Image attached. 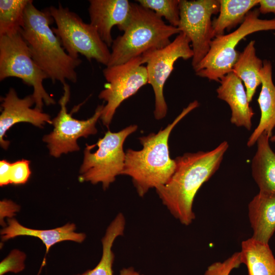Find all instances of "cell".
Wrapping results in <instances>:
<instances>
[{"instance_id": "6da1fadb", "label": "cell", "mask_w": 275, "mask_h": 275, "mask_svg": "<svg viewBox=\"0 0 275 275\" xmlns=\"http://www.w3.org/2000/svg\"><path fill=\"white\" fill-rule=\"evenodd\" d=\"M228 148V143L223 141L211 150L177 157L172 177L155 189L162 203L181 224L188 226L195 219L193 207L196 195L218 169Z\"/></svg>"}, {"instance_id": "7a4b0ae2", "label": "cell", "mask_w": 275, "mask_h": 275, "mask_svg": "<svg viewBox=\"0 0 275 275\" xmlns=\"http://www.w3.org/2000/svg\"><path fill=\"white\" fill-rule=\"evenodd\" d=\"M199 106L197 100L190 102L170 124L157 133L139 138L143 148L128 149L125 152L121 175L130 176L138 195L143 197L150 189L165 184L176 168L170 155L168 141L174 127L189 113Z\"/></svg>"}, {"instance_id": "3957f363", "label": "cell", "mask_w": 275, "mask_h": 275, "mask_svg": "<svg viewBox=\"0 0 275 275\" xmlns=\"http://www.w3.org/2000/svg\"><path fill=\"white\" fill-rule=\"evenodd\" d=\"M53 21L48 8L39 10L31 0L24 11L20 33L33 59L52 83L59 81L63 85L66 80L75 83L76 68L82 61L67 53L50 26Z\"/></svg>"}, {"instance_id": "277c9868", "label": "cell", "mask_w": 275, "mask_h": 275, "mask_svg": "<svg viewBox=\"0 0 275 275\" xmlns=\"http://www.w3.org/2000/svg\"><path fill=\"white\" fill-rule=\"evenodd\" d=\"M180 33L177 27L166 24L152 10L132 3L130 22L123 35L114 39L107 66L122 64L162 48L171 42V37Z\"/></svg>"}, {"instance_id": "5b68a950", "label": "cell", "mask_w": 275, "mask_h": 275, "mask_svg": "<svg viewBox=\"0 0 275 275\" xmlns=\"http://www.w3.org/2000/svg\"><path fill=\"white\" fill-rule=\"evenodd\" d=\"M260 14L258 8L251 10L236 30L215 37L208 53L194 69L196 74L219 82L222 77L232 72L240 53L236 48L242 39L255 32L275 30V18L262 19L259 18Z\"/></svg>"}, {"instance_id": "8992f818", "label": "cell", "mask_w": 275, "mask_h": 275, "mask_svg": "<svg viewBox=\"0 0 275 275\" xmlns=\"http://www.w3.org/2000/svg\"><path fill=\"white\" fill-rule=\"evenodd\" d=\"M48 8L57 26L52 28V30L70 56L77 59L80 54L89 61L95 60L107 66L111 51L93 25L85 22L60 3L57 7L51 6Z\"/></svg>"}, {"instance_id": "52a82bcc", "label": "cell", "mask_w": 275, "mask_h": 275, "mask_svg": "<svg viewBox=\"0 0 275 275\" xmlns=\"http://www.w3.org/2000/svg\"><path fill=\"white\" fill-rule=\"evenodd\" d=\"M137 128V125H131L116 132L108 130L96 144L87 145L79 170L80 181L100 182L104 189L108 188L121 175L125 158L123 144Z\"/></svg>"}, {"instance_id": "ba28073f", "label": "cell", "mask_w": 275, "mask_h": 275, "mask_svg": "<svg viewBox=\"0 0 275 275\" xmlns=\"http://www.w3.org/2000/svg\"><path fill=\"white\" fill-rule=\"evenodd\" d=\"M11 77L20 78L33 88L35 108L42 111L44 103L56 104L43 85L48 77L33 59L20 32L0 37V80Z\"/></svg>"}, {"instance_id": "9c48e42d", "label": "cell", "mask_w": 275, "mask_h": 275, "mask_svg": "<svg viewBox=\"0 0 275 275\" xmlns=\"http://www.w3.org/2000/svg\"><path fill=\"white\" fill-rule=\"evenodd\" d=\"M103 74L107 82L98 97L106 104L104 105L100 119L108 127L121 103L148 84V74L140 56L122 64L106 66L103 70Z\"/></svg>"}, {"instance_id": "30bf717a", "label": "cell", "mask_w": 275, "mask_h": 275, "mask_svg": "<svg viewBox=\"0 0 275 275\" xmlns=\"http://www.w3.org/2000/svg\"><path fill=\"white\" fill-rule=\"evenodd\" d=\"M190 41L180 33L167 46L152 50L141 56L142 62L146 63L148 84L151 85L155 95L154 115L157 120L166 117L168 106L163 96V87L171 74L175 62L180 58L184 60L193 58Z\"/></svg>"}, {"instance_id": "8fae6325", "label": "cell", "mask_w": 275, "mask_h": 275, "mask_svg": "<svg viewBox=\"0 0 275 275\" xmlns=\"http://www.w3.org/2000/svg\"><path fill=\"white\" fill-rule=\"evenodd\" d=\"M63 86V95L59 101L61 108L56 117L52 120L53 130L43 138V142L47 143L50 154L55 157L63 153L78 151L80 148L77 144L78 139L97 133L96 124L104 107L103 104L98 105L93 115L86 120L73 118L72 113H68L66 107L70 99V86L67 83Z\"/></svg>"}, {"instance_id": "7c38bea8", "label": "cell", "mask_w": 275, "mask_h": 275, "mask_svg": "<svg viewBox=\"0 0 275 275\" xmlns=\"http://www.w3.org/2000/svg\"><path fill=\"white\" fill-rule=\"evenodd\" d=\"M219 0H180V21L178 28L191 43L194 69L204 58L214 38L211 17L219 11Z\"/></svg>"}, {"instance_id": "4fadbf2b", "label": "cell", "mask_w": 275, "mask_h": 275, "mask_svg": "<svg viewBox=\"0 0 275 275\" xmlns=\"http://www.w3.org/2000/svg\"><path fill=\"white\" fill-rule=\"evenodd\" d=\"M1 100L0 144L4 149L6 150L10 144L9 141L4 139L6 133L15 124L27 122L41 128L46 123L52 124V120L48 114L38 108H31L35 104L33 94L20 98L15 89L10 88Z\"/></svg>"}, {"instance_id": "5bb4252c", "label": "cell", "mask_w": 275, "mask_h": 275, "mask_svg": "<svg viewBox=\"0 0 275 275\" xmlns=\"http://www.w3.org/2000/svg\"><path fill=\"white\" fill-rule=\"evenodd\" d=\"M88 12L90 23L97 30L101 39L111 47L114 39L111 31L117 25L124 32L132 15V3L128 0H90Z\"/></svg>"}, {"instance_id": "9a60e30c", "label": "cell", "mask_w": 275, "mask_h": 275, "mask_svg": "<svg viewBox=\"0 0 275 275\" xmlns=\"http://www.w3.org/2000/svg\"><path fill=\"white\" fill-rule=\"evenodd\" d=\"M219 82L220 85L216 90L217 97L229 105L231 111V123L250 130L254 112L250 106L242 80L231 72L222 77Z\"/></svg>"}, {"instance_id": "2e32d148", "label": "cell", "mask_w": 275, "mask_h": 275, "mask_svg": "<svg viewBox=\"0 0 275 275\" xmlns=\"http://www.w3.org/2000/svg\"><path fill=\"white\" fill-rule=\"evenodd\" d=\"M272 68L270 61H263V67L260 74L261 79V90L258 102L261 116L259 122L250 136L247 142L249 147L253 146L263 133L269 138L272 135L275 128V85L272 77Z\"/></svg>"}, {"instance_id": "e0dca14e", "label": "cell", "mask_w": 275, "mask_h": 275, "mask_svg": "<svg viewBox=\"0 0 275 275\" xmlns=\"http://www.w3.org/2000/svg\"><path fill=\"white\" fill-rule=\"evenodd\" d=\"M8 225L1 231L2 241H6L19 236H30L40 239L44 244L46 253L54 244L63 241H72L81 243L86 238L83 233L75 232L76 226L73 223L53 229L38 230L29 228L21 225L16 219H8Z\"/></svg>"}, {"instance_id": "ac0fdd59", "label": "cell", "mask_w": 275, "mask_h": 275, "mask_svg": "<svg viewBox=\"0 0 275 275\" xmlns=\"http://www.w3.org/2000/svg\"><path fill=\"white\" fill-rule=\"evenodd\" d=\"M252 238L268 244L275 232V195L259 192L248 205Z\"/></svg>"}, {"instance_id": "d6986e66", "label": "cell", "mask_w": 275, "mask_h": 275, "mask_svg": "<svg viewBox=\"0 0 275 275\" xmlns=\"http://www.w3.org/2000/svg\"><path fill=\"white\" fill-rule=\"evenodd\" d=\"M270 138L262 134L257 141V151L251 163L252 175L260 193L275 195V152Z\"/></svg>"}, {"instance_id": "ffe728a7", "label": "cell", "mask_w": 275, "mask_h": 275, "mask_svg": "<svg viewBox=\"0 0 275 275\" xmlns=\"http://www.w3.org/2000/svg\"><path fill=\"white\" fill-rule=\"evenodd\" d=\"M241 248L249 275H275V258L269 244L251 237L242 241Z\"/></svg>"}, {"instance_id": "44dd1931", "label": "cell", "mask_w": 275, "mask_h": 275, "mask_svg": "<svg viewBox=\"0 0 275 275\" xmlns=\"http://www.w3.org/2000/svg\"><path fill=\"white\" fill-rule=\"evenodd\" d=\"M254 40L251 41L234 64L233 72L243 82L248 101H252L257 88L261 85L260 71L263 61L256 55Z\"/></svg>"}, {"instance_id": "7402d4cb", "label": "cell", "mask_w": 275, "mask_h": 275, "mask_svg": "<svg viewBox=\"0 0 275 275\" xmlns=\"http://www.w3.org/2000/svg\"><path fill=\"white\" fill-rule=\"evenodd\" d=\"M260 0H219L218 16L212 21L214 37L224 34L225 31L240 25L247 14Z\"/></svg>"}, {"instance_id": "603a6c76", "label": "cell", "mask_w": 275, "mask_h": 275, "mask_svg": "<svg viewBox=\"0 0 275 275\" xmlns=\"http://www.w3.org/2000/svg\"><path fill=\"white\" fill-rule=\"evenodd\" d=\"M125 225L124 215L119 213L107 228L101 239L102 254L98 264L92 269L76 275H114L113 265L115 255L112 247L116 238L123 235Z\"/></svg>"}, {"instance_id": "cb8c5ba5", "label": "cell", "mask_w": 275, "mask_h": 275, "mask_svg": "<svg viewBox=\"0 0 275 275\" xmlns=\"http://www.w3.org/2000/svg\"><path fill=\"white\" fill-rule=\"evenodd\" d=\"M31 0L0 1V37L20 32L24 11Z\"/></svg>"}, {"instance_id": "d4e9b609", "label": "cell", "mask_w": 275, "mask_h": 275, "mask_svg": "<svg viewBox=\"0 0 275 275\" xmlns=\"http://www.w3.org/2000/svg\"><path fill=\"white\" fill-rule=\"evenodd\" d=\"M136 2L153 11L159 17H164L170 25L178 27L180 21V0H138Z\"/></svg>"}, {"instance_id": "484cf974", "label": "cell", "mask_w": 275, "mask_h": 275, "mask_svg": "<svg viewBox=\"0 0 275 275\" xmlns=\"http://www.w3.org/2000/svg\"><path fill=\"white\" fill-rule=\"evenodd\" d=\"M242 264L240 252H236L223 262L210 265L204 275H229L232 270Z\"/></svg>"}, {"instance_id": "4316f807", "label": "cell", "mask_w": 275, "mask_h": 275, "mask_svg": "<svg viewBox=\"0 0 275 275\" xmlns=\"http://www.w3.org/2000/svg\"><path fill=\"white\" fill-rule=\"evenodd\" d=\"M26 255L18 250L14 249L0 263V275L11 272L18 273L25 267Z\"/></svg>"}, {"instance_id": "83f0119b", "label": "cell", "mask_w": 275, "mask_h": 275, "mask_svg": "<svg viewBox=\"0 0 275 275\" xmlns=\"http://www.w3.org/2000/svg\"><path fill=\"white\" fill-rule=\"evenodd\" d=\"M30 161L21 159L11 163L9 172L10 184L15 185L25 183L31 175Z\"/></svg>"}, {"instance_id": "f1b7e54d", "label": "cell", "mask_w": 275, "mask_h": 275, "mask_svg": "<svg viewBox=\"0 0 275 275\" xmlns=\"http://www.w3.org/2000/svg\"><path fill=\"white\" fill-rule=\"evenodd\" d=\"M19 209L20 207L10 200H4L0 202V221L1 225L3 228L7 226L4 222V218H12Z\"/></svg>"}, {"instance_id": "f546056e", "label": "cell", "mask_w": 275, "mask_h": 275, "mask_svg": "<svg viewBox=\"0 0 275 275\" xmlns=\"http://www.w3.org/2000/svg\"><path fill=\"white\" fill-rule=\"evenodd\" d=\"M11 163L7 160L0 161V186L1 187L10 184L9 172Z\"/></svg>"}, {"instance_id": "4dcf8cb0", "label": "cell", "mask_w": 275, "mask_h": 275, "mask_svg": "<svg viewBox=\"0 0 275 275\" xmlns=\"http://www.w3.org/2000/svg\"><path fill=\"white\" fill-rule=\"evenodd\" d=\"M258 5L260 14L272 13L275 14V0H260Z\"/></svg>"}, {"instance_id": "1f68e13d", "label": "cell", "mask_w": 275, "mask_h": 275, "mask_svg": "<svg viewBox=\"0 0 275 275\" xmlns=\"http://www.w3.org/2000/svg\"><path fill=\"white\" fill-rule=\"evenodd\" d=\"M120 275H143L135 271L132 267L124 268L120 270Z\"/></svg>"}, {"instance_id": "d6a6232c", "label": "cell", "mask_w": 275, "mask_h": 275, "mask_svg": "<svg viewBox=\"0 0 275 275\" xmlns=\"http://www.w3.org/2000/svg\"><path fill=\"white\" fill-rule=\"evenodd\" d=\"M269 141L272 142H275V134L272 135L269 139Z\"/></svg>"}]
</instances>
